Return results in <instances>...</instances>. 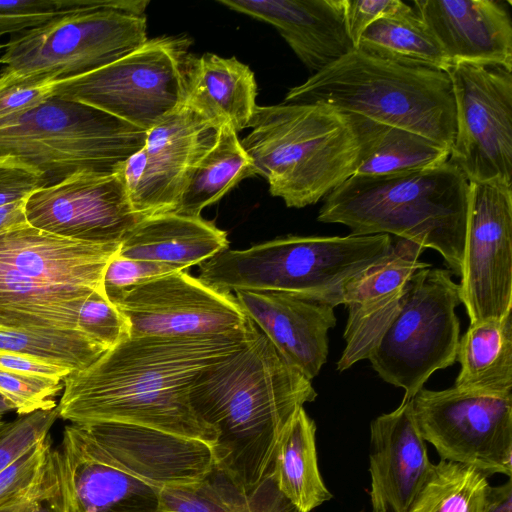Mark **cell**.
<instances>
[{
	"label": "cell",
	"mask_w": 512,
	"mask_h": 512,
	"mask_svg": "<svg viewBox=\"0 0 512 512\" xmlns=\"http://www.w3.org/2000/svg\"><path fill=\"white\" fill-rule=\"evenodd\" d=\"M258 332L252 322L224 335L129 337L64 378L58 415L73 424L150 427L213 447L217 434L195 415L191 385L204 369L246 346Z\"/></svg>",
	"instance_id": "6da1fadb"
},
{
	"label": "cell",
	"mask_w": 512,
	"mask_h": 512,
	"mask_svg": "<svg viewBox=\"0 0 512 512\" xmlns=\"http://www.w3.org/2000/svg\"><path fill=\"white\" fill-rule=\"evenodd\" d=\"M316 397L312 381L260 330L246 346L204 369L189 391L195 415L217 434L215 464L245 486L271 472L280 436Z\"/></svg>",
	"instance_id": "7a4b0ae2"
},
{
	"label": "cell",
	"mask_w": 512,
	"mask_h": 512,
	"mask_svg": "<svg viewBox=\"0 0 512 512\" xmlns=\"http://www.w3.org/2000/svg\"><path fill=\"white\" fill-rule=\"evenodd\" d=\"M241 145L255 175L287 207L324 199L354 175L367 154L371 120L323 104L256 107Z\"/></svg>",
	"instance_id": "3957f363"
},
{
	"label": "cell",
	"mask_w": 512,
	"mask_h": 512,
	"mask_svg": "<svg viewBox=\"0 0 512 512\" xmlns=\"http://www.w3.org/2000/svg\"><path fill=\"white\" fill-rule=\"evenodd\" d=\"M470 182L447 160L383 176L352 175L331 191L317 220L347 226L352 235L387 234L437 251L460 276Z\"/></svg>",
	"instance_id": "277c9868"
},
{
	"label": "cell",
	"mask_w": 512,
	"mask_h": 512,
	"mask_svg": "<svg viewBox=\"0 0 512 512\" xmlns=\"http://www.w3.org/2000/svg\"><path fill=\"white\" fill-rule=\"evenodd\" d=\"M387 234L288 236L200 264L198 279L221 293L278 291L336 307L350 287L393 249Z\"/></svg>",
	"instance_id": "5b68a950"
},
{
	"label": "cell",
	"mask_w": 512,
	"mask_h": 512,
	"mask_svg": "<svg viewBox=\"0 0 512 512\" xmlns=\"http://www.w3.org/2000/svg\"><path fill=\"white\" fill-rule=\"evenodd\" d=\"M119 244L59 237L29 224L0 232V327L78 330V312Z\"/></svg>",
	"instance_id": "8992f818"
},
{
	"label": "cell",
	"mask_w": 512,
	"mask_h": 512,
	"mask_svg": "<svg viewBox=\"0 0 512 512\" xmlns=\"http://www.w3.org/2000/svg\"><path fill=\"white\" fill-rule=\"evenodd\" d=\"M409 130L451 148L456 107L447 72L397 64L354 49L285 96Z\"/></svg>",
	"instance_id": "52a82bcc"
},
{
	"label": "cell",
	"mask_w": 512,
	"mask_h": 512,
	"mask_svg": "<svg viewBox=\"0 0 512 512\" xmlns=\"http://www.w3.org/2000/svg\"><path fill=\"white\" fill-rule=\"evenodd\" d=\"M146 135L103 111L53 96L0 121V158L36 168L53 185L78 172H120Z\"/></svg>",
	"instance_id": "ba28073f"
},
{
	"label": "cell",
	"mask_w": 512,
	"mask_h": 512,
	"mask_svg": "<svg viewBox=\"0 0 512 512\" xmlns=\"http://www.w3.org/2000/svg\"><path fill=\"white\" fill-rule=\"evenodd\" d=\"M146 8L60 15L10 36L0 56V91L74 78L126 56L148 40Z\"/></svg>",
	"instance_id": "9c48e42d"
},
{
	"label": "cell",
	"mask_w": 512,
	"mask_h": 512,
	"mask_svg": "<svg viewBox=\"0 0 512 512\" xmlns=\"http://www.w3.org/2000/svg\"><path fill=\"white\" fill-rule=\"evenodd\" d=\"M449 269L417 270L401 311L368 360L385 382L404 390L409 400L437 370L456 361L461 303Z\"/></svg>",
	"instance_id": "30bf717a"
},
{
	"label": "cell",
	"mask_w": 512,
	"mask_h": 512,
	"mask_svg": "<svg viewBox=\"0 0 512 512\" xmlns=\"http://www.w3.org/2000/svg\"><path fill=\"white\" fill-rule=\"evenodd\" d=\"M189 40L148 39L126 56L55 82L53 96L81 103L148 131L185 101Z\"/></svg>",
	"instance_id": "8fae6325"
},
{
	"label": "cell",
	"mask_w": 512,
	"mask_h": 512,
	"mask_svg": "<svg viewBox=\"0 0 512 512\" xmlns=\"http://www.w3.org/2000/svg\"><path fill=\"white\" fill-rule=\"evenodd\" d=\"M447 73L456 107L449 161L470 183L512 186V70L458 62Z\"/></svg>",
	"instance_id": "7c38bea8"
},
{
	"label": "cell",
	"mask_w": 512,
	"mask_h": 512,
	"mask_svg": "<svg viewBox=\"0 0 512 512\" xmlns=\"http://www.w3.org/2000/svg\"><path fill=\"white\" fill-rule=\"evenodd\" d=\"M414 416L440 460L472 466L487 476L512 475V395L498 397L424 387L412 398Z\"/></svg>",
	"instance_id": "4fadbf2b"
},
{
	"label": "cell",
	"mask_w": 512,
	"mask_h": 512,
	"mask_svg": "<svg viewBox=\"0 0 512 512\" xmlns=\"http://www.w3.org/2000/svg\"><path fill=\"white\" fill-rule=\"evenodd\" d=\"M108 300L127 321L130 337H192L241 331L252 321L236 297L183 271L125 289Z\"/></svg>",
	"instance_id": "5bb4252c"
},
{
	"label": "cell",
	"mask_w": 512,
	"mask_h": 512,
	"mask_svg": "<svg viewBox=\"0 0 512 512\" xmlns=\"http://www.w3.org/2000/svg\"><path fill=\"white\" fill-rule=\"evenodd\" d=\"M459 298L470 325L512 310V186L470 183Z\"/></svg>",
	"instance_id": "9a60e30c"
},
{
	"label": "cell",
	"mask_w": 512,
	"mask_h": 512,
	"mask_svg": "<svg viewBox=\"0 0 512 512\" xmlns=\"http://www.w3.org/2000/svg\"><path fill=\"white\" fill-rule=\"evenodd\" d=\"M218 129L183 103L147 131L144 145L121 169L137 215L144 218L174 209L192 168L214 144Z\"/></svg>",
	"instance_id": "2e32d148"
},
{
	"label": "cell",
	"mask_w": 512,
	"mask_h": 512,
	"mask_svg": "<svg viewBox=\"0 0 512 512\" xmlns=\"http://www.w3.org/2000/svg\"><path fill=\"white\" fill-rule=\"evenodd\" d=\"M30 226L86 243L120 244L142 219L129 202L121 171L78 172L25 201Z\"/></svg>",
	"instance_id": "e0dca14e"
},
{
	"label": "cell",
	"mask_w": 512,
	"mask_h": 512,
	"mask_svg": "<svg viewBox=\"0 0 512 512\" xmlns=\"http://www.w3.org/2000/svg\"><path fill=\"white\" fill-rule=\"evenodd\" d=\"M57 449L72 512H158L161 489L123 468L82 425L65 426Z\"/></svg>",
	"instance_id": "ac0fdd59"
},
{
	"label": "cell",
	"mask_w": 512,
	"mask_h": 512,
	"mask_svg": "<svg viewBox=\"0 0 512 512\" xmlns=\"http://www.w3.org/2000/svg\"><path fill=\"white\" fill-rule=\"evenodd\" d=\"M425 248L405 239L393 244L381 263L361 276L348 290L344 330L345 348L337 362L343 372L368 359L404 304L413 274L431 264L419 261Z\"/></svg>",
	"instance_id": "d6986e66"
},
{
	"label": "cell",
	"mask_w": 512,
	"mask_h": 512,
	"mask_svg": "<svg viewBox=\"0 0 512 512\" xmlns=\"http://www.w3.org/2000/svg\"><path fill=\"white\" fill-rule=\"evenodd\" d=\"M433 465L417 425L412 399L370 425L369 492L372 512H407Z\"/></svg>",
	"instance_id": "ffe728a7"
},
{
	"label": "cell",
	"mask_w": 512,
	"mask_h": 512,
	"mask_svg": "<svg viewBox=\"0 0 512 512\" xmlns=\"http://www.w3.org/2000/svg\"><path fill=\"white\" fill-rule=\"evenodd\" d=\"M79 425L123 468L161 490L196 481L215 463L212 446L204 441L128 423Z\"/></svg>",
	"instance_id": "44dd1931"
},
{
	"label": "cell",
	"mask_w": 512,
	"mask_h": 512,
	"mask_svg": "<svg viewBox=\"0 0 512 512\" xmlns=\"http://www.w3.org/2000/svg\"><path fill=\"white\" fill-rule=\"evenodd\" d=\"M235 297L291 366L311 381L320 373L328 357V331L337 321L334 307L278 291H236Z\"/></svg>",
	"instance_id": "7402d4cb"
},
{
	"label": "cell",
	"mask_w": 512,
	"mask_h": 512,
	"mask_svg": "<svg viewBox=\"0 0 512 512\" xmlns=\"http://www.w3.org/2000/svg\"><path fill=\"white\" fill-rule=\"evenodd\" d=\"M219 4L272 25L315 74L355 48L345 0H219Z\"/></svg>",
	"instance_id": "603a6c76"
},
{
	"label": "cell",
	"mask_w": 512,
	"mask_h": 512,
	"mask_svg": "<svg viewBox=\"0 0 512 512\" xmlns=\"http://www.w3.org/2000/svg\"><path fill=\"white\" fill-rule=\"evenodd\" d=\"M413 4L452 65L493 63L512 70V20L503 1L415 0Z\"/></svg>",
	"instance_id": "cb8c5ba5"
},
{
	"label": "cell",
	"mask_w": 512,
	"mask_h": 512,
	"mask_svg": "<svg viewBox=\"0 0 512 512\" xmlns=\"http://www.w3.org/2000/svg\"><path fill=\"white\" fill-rule=\"evenodd\" d=\"M228 246L227 233L212 222L201 216L167 212L138 221L120 242L117 254L186 270L200 265Z\"/></svg>",
	"instance_id": "d4e9b609"
},
{
	"label": "cell",
	"mask_w": 512,
	"mask_h": 512,
	"mask_svg": "<svg viewBox=\"0 0 512 512\" xmlns=\"http://www.w3.org/2000/svg\"><path fill=\"white\" fill-rule=\"evenodd\" d=\"M256 96L254 72L237 58L212 53L188 56L184 104L218 127L228 124L237 133L249 127Z\"/></svg>",
	"instance_id": "484cf974"
},
{
	"label": "cell",
	"mask_w": 512,
	"mask_h": 512,
	"mask_svg": "<svg viewBox=\"0 0 512 512\" xmlns=\"http://www.w3.org/2000/svg\"><path fill=\"white\" fill-rule=\"evenodd\" d=\"M158 512H302L278 489L272 472L245 486L215 463L202 478L164 487Z\"/></svg>",
	"instance_id": "4316f807"
},
{
	"label": "cell",
	"mask_w": 512,
	"mask_h": 512,
	"mask_svg": "<svg viewBox=\"0 0 512 512\" xmlns=\"http://www.w3.org/2000/svg\"><path fill=\"white\" fill-rule=\"evenodd\" d=\"M454 387L475 394L512 395L511 314L469 325L459 339Z\"/></svg>",
	"instance_id": "83f0119b"
},
{
	"label": "cell",
	"mask_w": 512,
	"mask_h": 512,
	"mask_svg": "<svg viewBox=\"0 0 512 512\" xmlns=\"http://www.w3.org/2000/svg\"><path fill=\"white\" fill-rule=\"evenodd\" d=\"M315 434V422L302 407L280 436L272 460L278 489L302 512H311L333 496L318 468Z\"/></svg>",
	"instance_id": "f1b7e54d"
},
{
	"label": "cell",
	"mask_w": 512,
	"mask_h": 512,
	"mask_svg": "<svg viewBox=\"0 0 512 512\" xmlns=\"http://www.w3.org/2000/svg\"><path fill=\"white\" fill-rule=\"evenodd\" d=\"M254 175L252 162L237 132L223 124L214 144L192 168L182 194L170 212L199 217L205 207L220 200L243 179Z\"/></svg>",
	"instance_id": "f546056e"
},
{
	"label": "cell",
	"mask_w": 512,
	"mask_h": 512,
	"mask_svg": "<svg viewBox=\"0 0 512 512\" xmlns=\"http://www.w3.org/2000/svg\"><path fill=\"white\" fill-rule=\"evenodd\" d=\"M356 49L406 66L445 72L452 67L433 34L409 5L367 27Z\"/></svg>",
	"instance_id": "4dcf8cb0"
},
{
	"label": "cell",
	"mask_w": 512,
	"mask_h": 512,
	"mask_svg": "<svg viewBox=\"0 0 512 512\" xmlns=\"http://www.w3.org/2000/svg\"><path fill=\"white\" fill-rule=\"evenodd\" d=\"M450 149L415 132L372 121L366 157L354 175L383 176L427 169L449 160Z\"/></svg>",
	"instance_id": "1f68e13d"
},
{
	"label": "cell",
	"mask_w": 512,
	"mask_h": 512,
	"mask_svg": "<svg viewBox=\"0 0 512 512\" xmlns=\"http://www.w3.org/2000/svg\"><path fill=\"white\" fill-rule=\"evenodd\" d=\"M487 477L472 466L440 460L407 512H485Z\"/></svg>",
	"instance_id": "d6a6232c"
},
{
	"label": "cell",
	"mask_w": 512,
	"mask_h": 512,
	"mask_svg": "<svg viewBox=\"0 0 512 512\" xmlns=\"http://www.w3.org/2000/svg\"><path fill=\"white\" fill-rule=\"evenodd\" d=\"M0 348L70 369L89 367L108 349L80 330L0 327Z\"/></svg>",
	"instance_id": "836d02e7"
},
{
	"label": "cell",
	"mask_w": 512,
	"mask_h": 512,
	"mask_svg": "<svg viewBox=\"0 0 512 512\" xmlns=\"http://www.w3.org/2000/svg\"><path fill=\"white\" fill-rule=\"evenodd\" d=\"M0 512H72L57 448L50 451L36 480L0 506Z\"/></svg>",
	"instance_id": "e575fe53"
},
{
	"label": "cell",
	"mask_w": 512,
	"mask_h": 512,
	"mask_svg": "<svg viewBox=\"0 0 512 512\" xmlns=\"http://www.w3.org/2000/svg\"><path fill=\"white\" fill-rule=\"evenodd\" d=\"M63 381L0 369V395L20 416L57 407Z\"/></svg>",
	"instance_id": "d590c367"
},
{
	"label": "cell",
	"mask_w": 512,
	"mask_h": 512,
	"mask_svg": "<svg viewBox=\"0 0 512 512\" xmlns=\"http://www.w3.org/2000/svg\"><path fill=\"white\" fill-rule=\"evenodd\" d=\"M77 329L108 350L130 337L127 321L103 290L91 293L81 305Z\"/></svg>",
	"instance_id": "8d00e7d4"
},
{
	"label": "cell",
	"mask_w": 512,
	"mask_h": 512,
	"mask_svg": "<svg viewBox=\"0 0 512 512\" xmlns=\"http://www.w3.org/2000/svg\"><path fill=\"white\" fill-rule=\"evenodd\" d=\"M58 417L56 407L5 422L0 428V472L36 443L45 439Z\"/></svg>",
	"instance_id": "74e56055"
},
{
	"label": "cell",
	"mask_w": 512,
	"mask_h": 512,
	"mask_svg": "<svg viewBox=\"0 0 512 512\" xmlns=\"http://www.w3.org/2000/svg\"><path fill=\"white\" fill-rule=\"evenodd\" d=\"M117 253L109 261L103 275L102 288L107 298L151 279L183 271L173 265L121 257Z\"/></svg>",
	"instance_id": "f35d334b"
},
{
	"label": "cell",
	"mask_w": 512,
	"mask_h": 512,
	"mask_svg": "<svg viewBox=\"0 0 512 512\" xmlns=\"http://www.w3.org/2000/svg\"><path fill=\"white\" fill-rule=\"evenodd\" d=\"M143 0H0V13L10 15H65L100 8H138Z\"/></svg>",
	"instance_id": "ab89813d"
},
{
	"label": "cell",
	"mask_w": 512,
	"mask_h": 512,
	"mask_svg": "<svg viewBox=\"0 0 512 512\" xmlns=\"http://www.w3.org/2000/svg\"><path fill=\"white\" fill-rule=\"evenodd\" d=\"M51 450L52 443L48 435L0 472V506L36 480Z\"/></svg>",
	"instance_id": "60d3db41"
},
{
	"label": "cell",
	"mask_w": 512,
	"mask_h": 512,
	"mask_svg": "<svg viewBox=\"0 0 512 512\" xmlns=\"http://www.w3.org/2000/svg\"><path fill=\"white\" fill-rule=\"evenodd\" d=\"M48 185L46 176L36 168L10 157L0 158V207L26 200Z\"/></svg>",
	"instance_id": "b9f144b4"
},
{
	"label": "cell",
	"mask_w": 512,
	"mask_h": 512,
	"mask_svg": "<svg viewBox=\"0 0 512 512\" xmlns=\"http://www.w3.org/2000/svg\"><path fill=\"white\" fill-rule=\"evenodd\" d=\"M406 6L407 4L400 0H345L347 28L355 48L367 27Z\"/></svg>",
	"instance_id": "7bdbcfd3"
},
{
	"label": "cell",
	"mask_w": 512,
	"mask_h": 512,
	"mask_svg": "<svg viewBox=\"0 0 512 512\" xmlns=\"http://www.w3.org/2000/svg\"><path fill=\"white\" fill-rule=\"evenodd\" d=\"M0 369L59 381H63L65 377L72 373L68 368L37 359L27 354L1 348Z\"/></svg>",
	"instance_id": "ee69618b"
},
{
	"label": "cell",
	"mask_w": 512,
	"mask_h": 512,
	"mask_svg": "<svg viewBox=\"0 0 512 512\" xmlns=\"http://www.w3.org/2000/svg\"><path fill=\"white\" fill-rule=\"evenodd\" d=\"M60 15H10L0 13V38L41 25Z\"/></svg>",
	"instance_id": "f6af8a7d"
},
{
	"label": "cell",
	"mask_w": 512,
	"mask_h": 512,
	"mask_svg": "<svg viewBox=\"0 0 512 512\" xmlns=\"http://www.w3.org/2000/svg\"><path fill=\"white\" fill-rule=\"evenodd\" d=\"M485 512H512V481L499 486H490Z\"/></svg>",
	"instance_id": "bcb514c9"
},
{
	"label": "cell",
	"mask_w": 512,
	"mask_h": 512,
	"mask_svg": "<svg viewBox=\"0 0 512 512\" xmlns=\"http://www.w3.org/2000/svg\"><path fill=\"white\" fill-rule=\"evenodd\" d=\"M25 201L21 200L0 207V232L28 224Z\"/></svg>",
	"instance_id": "7dc6e473"
},
{
	"label": "cell",
	"mask_w": 512,
	"mask_h": 512,
	"mask_svg": "<svg viewBox=\"0 0 512 512\" xmlns=\"http://www.w3.org/2000/svg\"><path fill=\"white\" fill-rule=\"evenodd\" d=\"M12 410V406L0 395V428L6 422L4 416Z\"/></svg>",
	"instance_id": "c3c4849f"
},
{
	"label": "cell",
	"mask_w": 512,
	"mask_h": 512,
	"mask_svg": "<svg viewBox=\"0 0 512 512\" xmlns=\"http://www.w3.org/2000/svg\"><path fill=\"white\" fill-rule=\"evenodd\" d=\"M2 47V45H0V48Z\"/></svg>",
	"instance_id": "681fc988"
}]
</instances>
